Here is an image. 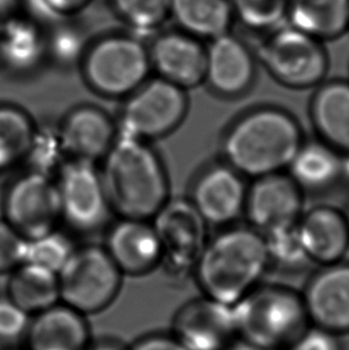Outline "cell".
Instances as JSON below:
<instances>
[{"label":"cell","instance_id":"6da1fadb","mask_svg":"<svg viewBox=\"0 0 349 350\" xmlns=\"http://www.w3.org/2000/svg\"><path fill=\"white\" fill-rule=\"evenodd\" d=\"M304 142L302 126L291 113L262 105L230 123L222 135V161L255 180L286 172Z\"/></svg>","mask_w":349,"mask_h":350},{"label":"cell","instance_id":"7a4b0ae2","mask_svg":"<svg viewBox=\"0 0 349 350\" xmlns=\"http://www.w3.org/2000/svg\"><path fill=\"white\" fill-rule=\"evenodd\" d=\"M99 167L113 213L151 220L170 199L166 164L151 142L118 135Z\"/></svg>","mask_w":349,"mask_h":350},{"label":"cell","instance_id":"3957f363","mask_svg":"<svg viewBox=\"0 0 349 350\" xmlns=\"http://www.w3.org/2000/svg\"><path fill=\"white\" fill-rule=\"evenodd\" d=\"M269 267L263 234L232 225L208 239L193 274L203 295L232 306L261 284Z\"/></svg>","mask_w":349,"mask_h":350},{"label":"cell","instance_id":"277c9868","mask_svg":"<svg viewBox=\"0 0 349 350\" xmlns=\"http://www.w3.org/2000/svg\"><path fill=\"white\" fill-rule=\"evenodd\" d=\"M232 310L237 336L269 350L287 349L310 323L302 294L281 284H259Z\"/></svg>","mask_w":349,"mask_h":350},{"label":"cell","instance_id":"5b68a950","mask_svg":"<svg viewBox=\"0 0 349 350\" xmlns=\"http://www.w3.org/2000/svg\"><path fill=\"white\" fill-rule=\"evenodd\" d=\"M79 68L90 90L110 100H125L152 72L146 44L132 33H105L88 43Z\"/></svg>","mask_w":349,"mask_h":350},{"label":"cell","instance_id":"8992f818","mask_svg":"<svg viewBox=\"0 0 349 350\" xmlns=\"http://www.w3.org/2000/svg\"><path fill=\"white\" fill-rule=\"evenodd\" d=\"M272 31L257 48V57L274 81L292 90L321 85L329 70L321 42L292 25Z\"/></svg>","mask_w":349,"mask_h":350},{"label":"cell","instance_id":"52a82bcc","mask_svg":"<svg viewBox=\"0 0 349 350\" xmlns=\"http://www.w3.org/2000/svg\"><path fill=\"white\" fill-rule=\"evenodd\" d=\"M123 276L103 246L76 247L57 273L60 303L84 316L102 312L118 298Z\"/></svg>","mask_w":349,"mask_h":350},{"label":"cell","instance_id":"ba28073f","mask_svg":"<svg viewBox=\"0 0 349 350\" xmlns=\"http://www.w3.org/2000/svg\"><path fill=\"white\" fill-rule=\"evenodd\" d=\"M189 110L187 91L159 77L148 78L123 100L118 135L151 142L166 137L183 123Z\"/></svg>","mask_w":349,"mask_h":350},{"label":"cell","instance_id":"9c48e42d","mask_svg":"<svg viewBox=\"0 0 349 350\" xmlns=\"http://www.w3.org/2000/svg\"><path fill=\"white\" fill-rule=\"evenodd\" d=\"M54 177L62 221L81 234L102 230L113 211L97 164L67 159Z\"/></svg>","mask_w":349,"mask_h":350},{"label":"cell","instance_id":"30bf717a","mask_svg":"<svg viewBox=\"0 0 349 350\" xmlns=\"http://www.w3.org/2000/svg\"><path fill=\"white\" fill-rule=\"evenodd\" d=\"M161 246V267L172 279L194 273L207 244V224L188 199H169L151 219Z\"/></svg>","mask_w":349,"mask_h":350},{"label":"cell","instance_id":"8fae6325","mask_svg":"<svg viewBox=\"0 0 349 350\" xmlns=\"http://www.w3.org/2000/svg\"><path fill=\"white\" fill-rule=\"evenodd\" d=\"M3 218L27 239L57 228L62 221L55 177L27 170L10 182L3 196Z\"/></svg>","mask_w":349,"mask_h":350},{"label":"cell","instance_id":"7c38bea8","mask_svg":"<svg viewBox=\"0 0 349 350\" xmlns=\"http://www.w3.org/2000/svg\"><path fill=\"white\" fill-rule=\"evenodd\" d=\"M246 193V177L222 161L198 172L188 200L208 226L225 228L244 215Z\"/></svg>","mask_w":349,"mask_h":350},{"label":"cell","instance_id":"4fadbf2b","mask_svg":"<svg viewBox=\"0 0 349 350\" xmlns=\"http://www.w3.org/2000/svg\"><path fill=\"white\" fill-rule=\"evenodd\" d=\"M302 213L304 191L286 172L255 178L248 187L244 215L259 232L294 225Z\"/></svg>","mask_w":349,"mask_h":350},{"label":"cell","instance_id":"5bb4252c","mask_svg":"<svg viewBox=\"0 0 349 350\" xmlns=\"http://www.w3.org/2000/svg\"><path fill=\"white\" fill-rule=\"evenodd\" d=\"M171 335L188 350H227L238 337L232 306L193 299L174 314Z\"/></svg>","mask_w":349,"mask_h":350},{"label":"cell","instance_id":"9a60e30c","mask_svg":"<svg viewBox=\"0 0 349 350\" xmlns=\"http://www.w3.org/2000/svg\"><path fill=\"white\" fill-rule=\"evenodd\" d=\"M148 49L152 72L183 90L205 83L207 52L200 38L183 30L157 33Z\"/></svg>","mask_w":349,"mask_h":350},{"label":"cell","instance_id":"2e32d148","mask_svg":"<svg viewBox=\"0 0 349 350\" xmlns=\"http://www.w3.org/2000/svg\"><path fill=\"white\" fill-rule=\"evenodd\" d=\"M67 159L97 164L118 139V123L99 105H79L67 111L57 124Z\"/></svg>","mask_w":349,"mask_h":350},{"label":"cell","instance_id":"e0dca14e","mask_svg":"<svg viewBox=\"0 0 349 350\" xmlns=\"http://www.w3.org/2000/svg\"><path fill=\"white\" fill-rule=\"evenodd\" d=\"M205 83L216 95L235 100L246 95L256 81V57L242 40L225 33L206 48Z\"/></svg>","mask_w":349,"mask_h":350},{"label":"cell","instance_id":"ac0fdd59","mask_svg":"<svg viewBox=\"0 0 349 350\" xmlns=\"http://www.w3.org/2000/svg\"><path fill=\"white\" fill-rule=\"evenodd\" d=\"M302 297L313 325L337 335L349 332V262L321 267Z\"/></svg>","mask_w":349,"mask_h":350},{"label":"cell","instance_id":"d6986e66","mask_svg":"<svg viewBox=\"0 0 349 350\" xmlns=\"http://www.w3.org/2000/svg\"><path fill=\"white\" fill-rule=\"evenodd\" d=\"M103 247L123 275L142 276L161 267V241L151 220L120 218Z\"/></svg>","mask_w":349,"mask_h":350},{"label":"cell","instance_id":"ffe728a7","mask_svg":"<svg viewBox=\"0 0 349 350\" xmlns=\"http://www.w3.org/2000/svg\"><path fill=\"white\" fill-rule=\"evenodd\" d=\"M298 233L309 260L329 265L344 260L349 251V225L345 213L331 206L304 211L297 223Z\"/></svg>","mask_w":349,"mask_h":350},{"label":"cell","instance_id":"44dd1931","mask_svg":"<svg viewBox=\"0 0 349 350\" xmlns=\"http://www.w3.org/2000/svg\"><path fill=\"white\" fill-rule=\"evenodd\" d=\"M27 350H86L91 345L86 316L57 303L30 319Z\"/></svg>","mask_w":349,"mask_h":350},{"label":"cell","instance_id":"7402d4cb","mask_svg":"<svg viewBox=\"0 0 349 350\" xmlns=\"http://www.w3.org/2000/svg\"><path fill=\"white\" fill-rule=\"evenodd\" d=\"M310 118L320 140L342 156L349 154V81H323L317 86Z\"/></svg>","mask_w":349,"mask_h":350},{"label":"cell","instance_id":"603a6c76","mask_svg":"<svg viewBox=\"0 0 349 350\" xmlns=\"http://www.w3.org/2000/svg\"><path fill=\"white\" fill-rule=\"evenodd\" d=\"M47 60L46 30L23 14L0 30V66L14 75H28Z\"/></svg>","mask_w":349,"mask_h":350},{"label":"cell","instance_id":"cb8c5ba5","mask_svg":"<svg viewBox=\"0 0 349 350\" xmlns=\"http://www.w3.org/2000/svg\"><path fill=\"white\" fill-rule=\"evenodd\" d=\"M287 174L304 193L324 191L341 180L342 154L320 139L305 140Z\"/></svg>","mask_w":349,"mask_h":350},{"label":"cell","instance_id":"d4e9b609","mask_svg":"<svg viewBox=\"0 0 349 350\" xmlns=\"http://www.w3.org/2000/svg\"><path fill=\"white\" fill-rule=\"evenodd\" d=\"M6 295L28 314L35 316L60 303L57 273L25 262L10 273Z\"/></svg>","mask_w":349,"mask_h":350},{"label":"cell","instance_id":"484cf974","mask_svg":"<svg viewBox=\"0 0 349 350\" xmlns=\"http://www.w3.org/2000/svg\"><path fill=\"white\" fill-rule=\"evenodd\" d=\"M291 25L320 38H335L349 25V0H288Z\"/></svg>","mask_w":349,"mask_h":350},{"label":"cell","instance_id":"4316f807","mask_svg":"<svg viewBox=\"0 0 349 350\" xmlns=\"http://www.w3.org/2000/svg\"><path fill=\"white\" fill-rule=\"evenodd\" d=\"M232 14V0H170V18L200 40L227 33Z\"/></svg>","mask_w":349,"mask_h":350},{"label":"cell","instance_id":"83f0119b","mask_svg":"<svg viewBox=\"0 0 349 350\" xmlns=\"http://www.w3.org/2000/svg\"><path fill=\"white\" fill-rule=\"evenodd\" d=\"M38 123L18 105H0V172L24 163Z\"/></svg>","mask_w":349,"mask_h":350},{"label":"cell","instance_id":"f1b7e54d","mask_svg":"<svg viewBox=\"0 0 349 350\" xmlns=\"http://www.w3.org/2000/svg\"><path fill=\"white\" fill-rule=\"evenodd\" d=\"M115 17L133 35L158 31L170 18V0H109Z\"/></svg>","mask_w":349,"mask_h":350},{"label":"cell","instance_id":"f546056e","mask_svg":"<svg viewBox=\"0 0 349 350\" xmlns=\"http://www.w3.org/2000/svg\"><path fill=\"white\" fill-rule=\"evenodd\" d=\"M263 236L270 267L276 265L286 271H297L311 263L298 233L297 224L264 233Z\"/></svg>","mask_w":349,"mask_h":350},{"label":"cell","instance_id":"4dcf8cb0","mask_svg":"<svg viewBox=\"0 0 349 350\" xmlns=\"http://www.w3.org/2000/svg\"><path fill=\"white\" fill-rule=\"evenodd\" d=\"M76 247L71 237L55 228L42 236L28 239L24 263L41 265L59 273Z\"/></svg>","mask_w":349,"mask_h":350},{"label":"cell","instance_id":"1f68e13d","mask_svg":"<svg viewBox=\"0 0 349 350\" xmlns=\"http://www.w3.org/2000/svg\"><path fill=\"white\" fill-rule=\"evenodd\" d=\"M66 161L57 127L38 124L24 159V163L28 164V170L54 176Z\"/></svg>","mask_w":349,"mask_h":350},{"label":"cell","instance_id":"d6a6232c","mask_svg":"<svg viewBox=\"0 0 349 350\" xmlns=\"http://www.w3.org/2000/svg\"><path fill=\"white\" fill-rule=\"evenodd\" d=\"M233 12L253 30H274L287 14L288 0H232Z\"/></svg>","mask_w":349,"mask_h":350},{"label":"cell","instance_id":"836d02e7","mask_svg":"<svg viewBox=\"0 0 349 350\" xmlns=\"http://www.w3.org/2000/svg\"><path fill=\"white\" fill-rule=\"evenodd\" d=\"M47 60L62 67L79 66L88 43L76 28L59 24L47 33Z\"/></svg>","mask_w":349,"mask_h":350},{"label":"cell","instance_id":"e575fe53","mask_svg":"<svg viewBox=\"0 0 349 350\" xmlns=\"http://www.w3.org/2000/svg\"><path fill=\"white\" fill-rule=\"evenodd\" d=\"M28 239L0 218V275L10 274L25 260Z\"/></svg>","mask_w":349,"mask_h":350},{"label":"cell","instance_id":"d590c367","mask_svg":"<svg viewBox=\"0 0 349 350\" xmlns=\"http://www.w3.org/2000/svg\"><path fill=\"white\" fill-rule=\"evenodd\" d=\"M30 314L5 295L0 297V341H14L28 330Z\"/></svg>","mask_w":349,"mask_h":350},{"label":"cell","instance_id":"8d00e7d4","mask_svg":"<svg viewBox=\"0 0 349 350\" xmlns=\"http://www.w3.org/2000/svg\"><path fill=\"white\" fill-rule=\"evenodd\" d=\"M286 350H342L337 334L312 325Z\"/></svg>","mask_w":349,"mask_h":350},{"label":"cell","instance_id":"74e56055","mask_svg":"<svg viewBox=\"0 0 349 350\" xmlns=\"http://www.w3.org/2000/svg\"><path fill=\"white\" fill-rule=\"evenodd\" d=\"M128 350H188L172 335L153 334L142 337Z\"/></svg>","mask_w":349,"mask_h":350},{"label":"cell","instance_id":"f35d334b","mask_svg":"<svg viewBox=\"0 0 349 350\" xmlns=\"http://www.w3.org/2000/svg\"><path fill=\"white\" fill-rule=\"evenodd\" d=\"M94 0H40L44 9L59 18H68L86 10Z\"/></svg>","mask_w":349,"mask_h":350},{"label":"cell","instance_id":"ab89813d","mask_svg":"<svg viewBox=\"0 0 349 350\" xmlns=\"http://www.w3.org/2000/svg\"><path fill=\"white\" fill-rule=\"evenodd\" d=\"M23 0H0V30L23 14Z\"/></svg>","mask_w":349,"mask_h":350},{"label":"cell","instance_id":"60d3db41","mask_svg":"<svg viewBox=\"0 0 349 350\" xmlns=\"http://www.w3.org/2000/svg\"><path fill=\"white\" fill-rule=\"evenodd\" d=\"M86 350H125L115 342L102 341L91 343Z\"/></svg>","mask_w":349,"mask_h":350},{"label":"cell","instance_id":"b9f144b4","mask_svg":"<svg viewBox=\"0 0 349 350\" xmlns=\"http://www.w3.org/2000/svg\"><path fill=\"white\" fill-rule=\"evenodd\" d=\"M227 350H269L262 347L251 345L249 342L243 341L240 338V342H233L231 346L229 347Z\"/></svg>","mask_w":349,"mask_h":350},{"label":"cell","instance_id":"7bdbcfd3","mask_svg":"<svg viewBox=\"0 0 349 350\" xmlns=\"http://www.w3.org/2000/svg\"><path fill=\"white\" fill-rule=\"evenodd\" d=\"M346 218H347V221H348L349 225V204L348 206H347V211L345 212Z\"/></svg>","mask_w":349,"mask_h":350},{"label":"cell","instance_id":"ee69618b","mask_svg":"<svg viewBox=\"0 0 349 350\" xmlns=\"http://www.w3.org/2000/svg\"><path fill=\"white\" fill-rule=\"evenodd\" d=\"M10 350H17V349H10Z\"/></svg>","mask_w":349,"mask_h":350}]
</instances>
